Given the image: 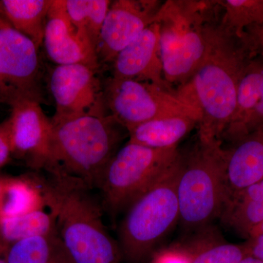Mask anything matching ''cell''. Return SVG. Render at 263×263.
<instances>
[{
    "instance_id": "22",
    "label": "cell",
    "mask_w": 263,
    "mask_h": 263,
    "mask_svg": "<svg viewBox=\"0 0 263 263\" xmlns=\"http://www.w3.org/2000/svg\"><path fill=\"white\" fill-rule=\"evenodd\" d=\"M58 234L56 216L44 209L0 221V238L7 247L19 240Z\"/></svg>"
},
{
    "instance_id": "32",
    "label": "cell",
    "mask_w": 263,
    "mask_h": 263,
    "mask_svg": "<svg viewBox=\"0 0 263 263\" xmlns=\"http://www.w3.org/2000/svg\"><path fill=\"white\" fill-rule=\"evenodd\" d=\"M240 263H263V261L252 257V256H248V257H246Z\"/></svg>"
},
{
    "instance_id": "29",
    "label": "cell",
    "mask_w": 263,
    "mask_h": 263,
    "mask_svg": "<svg viewBox=\"0 0 263 263\" xmlns=\"http://www.w3.org/2000/svg\"><path fill=\"white\" fill-rule=\"evenodd\" d=\"M245 243L249 256L263 261V234L249 238Z\"/></svg>"
},
{
    "instance_id": "19",
    "label": "cell",
    "mask_w": 263,
    "mask_h": 263,
    "mask_svg": "<svg viewBox=\"0 0 263 263\" xmlns=\"http://www.w3.org/2000/svg\"><path fill=\"white\" fill-rule=\"evenodd\" d=\"M198 124L199 120L190 117L154 119L129 129V142L152 148H174Z\"/></svg>"
},
{
    "instance_id": "33",
    "label": "cell",
    "mask_w": 263,
    "mask_h": 263,
    "mask_svg": "<svg viewBox=\"0 0 263 263\" xmlns=\"http://www.w3.org/2000/svg\"><path fill=\"white\" fill-rule=\"evenodd\" d=\"M5 177L6 176H3L0 175V191H1L2 187H3V183H4Z\"/></svg>"
},
{
    "instance_id": "31",
    "label": "cell",
    "mask_w": 263,
    "mask_h": 263,
    "mask_svg": "<svg viewBox=\"0 0 263 263\" xmlns=\"http://www.w3.org/2000/svg\"><path fill=\"white\" fill-rule=\"evenodd\" d=\"M263 234V221L261 224H259L258 226L256 227L255 228L252 232H251L249 238L252 237L257 236V235ZM248 238V239H249Z\"/></svg>"
},
{
    "instance_id": "21",
    "label": "cell",
    "mask_w": 263,
    "mask_h": 263,
    "mask_svg": "<svg viewBox=\"0 0 263 263\" xmlns=\"http://www.w3.org/2000/svg\"><path fill=\"white\" fill-rule=\"evenodd\" d=\"M7 263H72L59 234L15 242L5 254Z\"/></svg>"
},
{
    "instance_id": "7",
    "label": "cell",
    "mask_w": 263,
    "mask_h": 263,
    "mask_svg": "<svg viewBox=\"0 0 263 263\" xmlns=\"http://www.w3.org/2000/svg\"><path fill=\"white\" fill-rule=\"evenodd\" d=\"M179 155L176 147L152 148L128 141L114 155L104 174L100 187L103 209L112 216L127 210Z\"/></svg>"
},
{
    "instance_id": "23",
    "label": "cell",
    "mask_w": 263,
    "mask_h": 263,
    "mask_svg": "<svg viewBox=\"0 0 263 263\" xmlns=\"http://www.w3.org/2000/svg\"><path fill=\"white\" fill-rule=\"evenodd\" d=\"M67 15L95 51L104 21L111 4L109 0H65Z\"/></svg>"
},
{
    "instance_id": "3",
    "label": "cell",
    "mask_w": 263,
    "mask_h": 263,
    "mask_svg": "<svg viewBox=\"0 0 263 263\" xmlns=\"http://www.w3.org/2000/svg\"><path fill=\"white\" fill-rule=\"evenodd\" d=\"M120 127L108 113L53 124L51 159L46 171L76 178L91 190L100 189L122 140Z\"/></svg>"
},
{
    "instance_id": "18",
    "label": "cell",
    "mask_w": 263,
    "mask_h": 263,
    "mask_svg": "<svg viewBox=\"0 0 263 263\" xmlns=\"http://www.w3.org/2000/svg\"><path fill=\"white\" fill-rule=\"evenodd\" d=\"M52 3L53 0H1L0 15L39 48Z\"/></svg>"
},
{
    "instance_id": "14",
    "label": "cell",
    "mask_w": 263,
    "mask_h": 263,
    "mask_svg": "<svg viewBox=\"0 0 263 263\" xmlns=\"http://www.w3.org/2000/svg\"><path fill=\"white\" fill-rule=\"evenodd\" d=\"M112 63L113 78L146 81L171 91L162 71L156 22L119 52Z\"/></svg>"
},
{
    "instance_id": "13",
    "label": "cell",
    "mask_w": 263,
    "mask_h": 263,
    "mask_svg": "<svg viewBox=\"0 0 263 263\" xmlns=\"http://www.w3.org/2000/svg\"><path fill=\"white\" fill-rule=\"evenodd\" d=\"M43 44L48 58L57 65L80 64L98 71L100 62L96 51L71 22L65 0H53Z\"/></svg>"
},
{
    "instance_id": "26",
    "label": "cell",
    "mask_w": 263,
    "mask_h": 263,
    "mask_svg": "<svg viewBox=\"0 0 263 263\" xmlns=\"http://www.w3.org/2000/svg\"><path fill=\"white\" fill-rule=\"evenodd\" d=\"M152 263H191L182 249H169L155 254Z\"/></svg>"
},
{
    "instance_id": "12",
    "label": "cell",
    "mask_w": 263,
    "mask_h": 263,
    "mask_svg": "<svg viewBox=\"0 0 263 263\" xmlns=\"http://www.w3.org/2000/svg\"><path fill=\"white\" fill-rule=\"evenodd\" d=\"M160 7L157 1L111 2L97 46L99 62H113L119 52L155 23Z\"/></svg>"
},
{
    "instance_id": "25",
    "label": "cell",
    "mask_w": 263,
    "mask_h": 263,
    "mask_svg": "<svg viewBox=\"0 0 263 263\" xmlns=\"http://www.w3.org/2000/svg\"><path fill=\"white\" fill-rule=\"evenodd\" d=\"M224 8L222 23L238 37H245V30L263 24V0L219 1Z\"/></svg>"
},
{
    "instance_id": "1",
    "label": "cell",
    "mask_w": 263,
    "mask_h": 263,
    "mask_svg": "<svg viewBox=\"0 0 263 263\" xmlns=\"http://www.w3.org/2000/svg\"><path fill=\"white\" fill-rule=\"evenodd\" d=\"M257 53L247 38L227 28L222 22L207 28L205 57L192 79L176 93L201 114L198 140L221 141L236 107L240 77Z\"/></svg>"
},
{
    "instance_id": "5",
    "label": "cell",
    "mask_w": 263,
    "mask_h": 263,
    "mask_svg": "<svg viewBox=\"0 0 263 263\" xmlns=\"http://www.w3.org/2000/svg\"><path fill=\"white\" fill-rule=\"evenodd\" d=\"M181 155L162 176L127 208L119 228L123 258L143 263L179 220L177 184Z\"/></svg>"
},
{
    "instance_id": "8",
    "label": "cell",
    "mask_w": 263,
    "mask_h": 263,
    "mask_svg": "<svg viewBox=\"0 0 263 263\" xmlns=\"http://www.w3.org/2000/svg\"><path fill=\"white\" fill-rule=\"evenodd\" d=\"M109 114L127 131L154 119L190 117L201 120V114L176 93L157 85L133 80L109 79L104 87Z\"/></svg>"
},
{
    "instance_id": "30",
    "label": "cell",
    "mask_w": 263,
    "mask_h": 263,
    "mask_svg": "<svg viewBox=\"0 0 263 263\" xmlns=\"http://www.w3.org/2000/svg\"><path fill=\"white\" fill-rule=\"evenodd\" d=\"M7 250H8V248L0 238V263H7L6 259H5Z\"/></svg>"
},
{
    "instance_id": "11",
    "label": "cell",
    "mask_w": 263,
    "mask_h": 263,
    "mask_svg": "<svg viewBox=\"0 0 263 263\" xmlns=\"http://www.w3.org/2000/svg\"><path fill=\"white\" fill-rule=\"evenodd\" d=\"M5 120L12 156L34 170H47L51 159L53 124L35 100H24L11 105Z\"/></svg>"
},
{
    "instance_id": "15",
    "label": "cell",
    "mask_w": 263,
    "mask_h": 263,
    "mask_svg": "<svg viewBox=\"0 0 263 263\" xmlns=\"http://www.w3.org/2000/svg\"><path fill=\"white\" fill-rule=\"evenodd\" d=\"M263 124V59H252L239 81L236 107L221 139L236 143Z\"/></svg>"
},
{
    "instance_id": "6",
    "label": "cell",
    "mask_w": 263,
    "mask_h": 263,
    "mask_svg": "<svg viewBox=\"0 0 263 263\" xmlns=\"http://www.w3.org/2000/svg\"><path fill=\"white\" fill-rule=\"evenodd\" d=\"M221 141L198 143L183 157L177 184L179 220L199 229L220 216L226 198V150Z\"/></svg>"
},
{
    "instance_id": "17",
    "label": "cell",
    "mask_w": 263,
    "mask_h": 263,
    "mask_svg": "<svg viewBox=\"0 0 263 263\" xmlns=\"http://www.w3.org/2000/svg\"><path fill=\"white\" fill-rule=\"evenodd\" d=\"M219 216L224 226L249 238L263 221V180L227 197Z\"/></svg>"
},
{
    "instance_id": "24",
    "label": "cell",
    "mask_w": 263,
    "mask_h": 263,
    "mask_svg": "<svg viewBox=\"0 0 263 263\" xmlns=\"http://www.w3.org/2000/svg\"><path fill=\"white\" fill-rule=\"evenodd\" d=\"M182 249L191 263H240L249 256L246 243L233 245L210 239L196 240Z\"/></svg>"
},
{
    "instance_id": "2",
    "label": "cell",
    "mask_w": 263,
    "mask_h": 263,
    "mask_svg": "<svg viewBox=\"0 0 263 263\" xmlns=\"http://www.w3.org/2000/svg\"><path fill=\"white\" fill-rule=\"evenodd\" d=\"M35 176L46 207L56 216L59 236L72 263H120L122 251L103 220L102 202L80 180Z\"/></svg>"
},
{
    "instance_id": "10",
    "label": "cell",
    "mask_w": 263,
    "mask_h": 263,
    "mask_svg": "<svg viewBox=\"0 0 263 263\" xmlns=\"http://www.w3.org/2000/svg\"><path fill=\"white\" fill-rule=\"evenodd\" d=\"M98 70L80 64L57 65L50 76L56 111L53 124L88 115L108 114Z\"/></svg>"
},
{
    "instance_id": "34",
    "label": "cell",
    "mask_w": 263,
    "mask_h": 263,
    "mask_svg": "<svg viewBox=\"0 0 263 263\" xmlns=\"http://www.w3.org/2000/svg\"><path fill=\"white\" fill-rule=\"evenodd\" d=\"M0 104H1V103H0Z\"/></svg>"
},
{
    "instance_id": "28",
    "label": "cell",
    "mask_w": 263,
    "mask_h": 263,
    "mask_svg": "<svg viewBox=\"0 0 263 263\" xmlns=\"http://www.w3.org/2000/svg\"><path fill=\"white\" fill-rule=\"evenodd\" d=\"M247 37L256 53H259L263 59V24L254 25L246 29Z\"/></svg>"
},
{
    "instance_id": "4",
    "label": "cell",
    "mask_w": 263,
    "mask_h": 263,
    "mask_svg": "<svg viewBox=\"0 0 263 263\" xmlns=\"http://www.w3.org/2000/svg\"><path fill=\"white\" fill-rule=\"evenodd\" d=\"M214 2L168 1L156 16L164 80L186 84L200 67L207 48V28Z\"/></svg>"
},
{
    "instance_id": "20",
    "label": "cell",
    "mask_w": 263,
    "mask_h": 263,
    "mask_svg": "<svg viewBox=\"0 0 263 263\" xmlns=\"http://www.w3.org/2000/svg\"><path fill=\"white\" fill-rule=\"evenodd\" d=\"M44 208V197L35 176L5 177L0 191V221Z\"/></svg>"
},
{
    "instance_id": "16",
    "label": "cell",
    "mask_w": 263,
    "mask_h": 263,
    "mask_svg": "<svg viewBox=\"0 0 263 263\" xmlns=\"http://www.w3.org/2000/svg\"><path fill=\"white\" fill-rule=\"evenodd\" d=\"M262 180L263 124L226 150V198Z\"/></svg>"
},
{
    "instance_id": "9",
    "label": "cell",
    "mask_w": 263,
    "mask_h": 263,
    "mask_svg": "<svg viewBox=\"0 0 263 263\" xmlns=\"http://www.w3.org/2000/svg\"><path fill=\"white\" fill-rule=\"evenodd\" d=\"M39 48L0 15V103L42 101Z\"/></svg>"
},
{
    "instance_id": "27",
    "label": "cell",
    "mask_w": 263,
    "mask_h": 263,
    "mask_svg": "<svg viewBox=\"0 0 263 263\" xmlns=\"http://www.w3.org/2000/svg\"><path fill=\"white\" fill-rule=\"evenodd\" d=\"M12 156L9 135L6 122L0 124V171L9 162Z\"/></svg>"
}]
</instances>
